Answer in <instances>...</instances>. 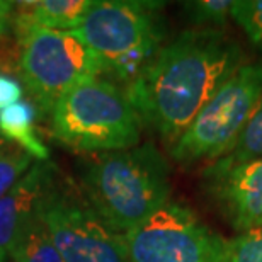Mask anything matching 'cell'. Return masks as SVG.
Wrapping results in <instances>:
<instances>
[{
  "label": "cell",
  "mask_w": 262,
  "mask_h": 262,
  "mask_svg": "<svg viewBox=\"0 0 262 262\" xmlns=\"http://www.w3.org/2000/svg\"><path fill=\"white\" fill-rule=\"evenodd\" d=\"M218 196L232 227L247 232L262 227V159L216 167Z\"/></svg>",
  "instance_id": "cell-10"
},
{
  "label": "cell",
  "mask_w": 262,
  "mask_h": 262,
  "mask_svg": "<svg viewBox=\"0 0 262 262\" xmlns=\"http://www.w3.org/2000/svg\"><path fill=\"white\" fill-rule=\"evenodd\" d=\"M51 133L68 148L106 154L138 145L141 119L126 92L102 77L78 82L51 109Z\"/></svg>",
  "instance_id": "cell-3"
},
{
  "label": "cell",
  "mask_w": 262,
  "mask_h": 262,
  "mask_svg": "<svg viewBox=\"0 0 262 262\" xmlns=\"http://www.w3.org/2000/svg\"><path fill=\"white\" fill-rule=\"evenodd\" d=\"M38 113V104L31 102L28 99L0 109V133L4 135L5 140H12L31 159L48 162L50 148L41 140L38 129H36Z\"/></svg>",
  "instance_id": "cell-11"
},
{
  "label": "cell",
  "mask_w": 262,
  "mask_h": 262,
  "mask_svg": "<svg viewBox=\"0 0 262 262\" xmlns=\"http://www.w3.org/2000/svg\"><path fill=\"white\" fill-rule=\"evenodd\" d=\"M20 96H23L20 83L12 75L0 72V109L17 102Z\"/></svg>",
  "instance_id": "cell-19"
},
{
  "label": "cell",
  "mask_w": 262,
  "mask_h": 262,
  "mask_svg": "<svg viewBox=\"0 0 262 262\" xmlns=\"http://www.w3.org/2000/svg\"><path fill=\"white\" fill-rule=\"evenodd\" d=\"M12 24L19 45L17 72L38 107L53 109L73 85L104 73L101 60L70 31L39 28L19 15Z\"/></svg>",
  "instance_id": "cell-5"
},
{
  "label": "cell",
  "mask_w": 262,
  "mask_h": 262,
  "mask_svg": "<svg viewBox=\"0 0 262 262\" xmlns=\"http://www.w3.org/2000/svg\"><path fill=\"white\" fill-rule=\"evenodd\" d=\"M14 2H7V0H0V38H4L9 33L10 26L14 20Z\"/></svg>",
  "instance_id": "cell-20"
},
{
  "label": "cell",
  "mask_w": 262,
  "mask_h": 262,
  "mask_svg": "<svg viewBox=\"0 0 262 262\" xmlns=\"http://www.w3.org/2000/svg\"><path fill=\"white\" fill-rule=\"evenodd\" d=\"M31 157L17 145L7 143L0 148V198L17 184L31 167Z\"/></svg>",
  "instance_id": "cell-15"
},
{
  "label": "cell",
  "mask_w": 262,
  "mask_h": 262,
  "mask_svg": "<svg viewBox=\"0 0 262 262\" xmlns=\"http://www.w3.org/2000/svg\"><path fill=\"white\" fill-rule=\"evenodd\" d=\"M262 159V101L257 109L249 119L247 126L244 128L242 135L238 136L233 150L230 151L225 160L220 162V167H232L237 164H244L249 160Z\"/></svg>",
  "instance_id": "cell-14"
},
{
  "label": "cell",
  "mask_w": 262,
  "mask_h": 262,
  "mask_svg": "<svg viewBox=\"0 0 262 262\" xmlns=\"http://www.w3.org/2000/svg\"><path fill=\"white\" fill-rule=\"evenodd\" d=\"M121 237L129 262H227V240L177 203L169 201Z\"/></svg>",
  "instance_id": "cell-7"
},
{
  "label": "cell",
  "mask_w": 262,
  "mask_h": 262,
  "mask_svg": "<svg viewBox=\"0 0 262 262\" xmlns=\"http://www.w3.org/2000/svg\"><path fill=\"white\" fill-rule=\"evenodd\" d=\"M70 33L101 60L104 73L129 85L159 53L164 29L157 4L104 0Z\"/></svg>",
  "instance_id": "cell-4"
},
{
  "label": "cell",
  "mask_w": 262,
  "mask_h": 262,
  "mask_svg": "<svg viewBox=\"0 0 262 262\" xmlns=\"http://www.w3.org/2000/svg\"><path fill=\"white\" fill-rule=\"evenodd\" d=\"M41 218L63 262H129L121 235L56 187L41 209Z\"/></svg>",
  "instance_id": "cell-8"
},
{
  "label": "cell",
  "mask_w": 262,
  "mask_h": 262,
  "mask_svg": "<svg viewBox=\"0 0 262 262\" xmlns=\"http://www.w3.org/2000/svg\"><path fill=\"white\" fill-rule=\"evenodd\" d=\"M4 145H7V141H5V138H4V135L0 133V148H2Z\"/></svg>",
  "instance_id": "cell-21"
},
{
  "label": "cell",
  "mask_w": 262,
  "mask_h": 262,
  "mask_svg": "<svg viewBox=\"0 0 262 262\" xmlns=\"http://www.w3.org/2000/svg\"><path fill=\"white\" fill-rule=\"evenodd\" d=\"M186 10L194 24L203 26V29H218L225 26L228 17H232V0H199L187 2Z\"/></svg>",
  "instance_id": "cell-16"
},
{
  "label": "cell",
  "mask_w": 262,
  "mask_h": 262,
  "mask_svg": "<svg viewBox=\"0 0 262 262\" xmlns=\"http://www.w3.org/2000/svg\"><path fill=\"white\" fill-rule=\"evenodd\" d=\"M14 262H63L43 218L33 220L10 250Z\"/></svg>",
  "instance_id": "cell-13"
},
{
  "label": "cell",
  "mask_w": 262,
  "mask_h": 262,
  "mask_svg": "<svg viewBox=\"0 0 262 262\" xmlns=\"http://www.w3.org/2000/svg\"><path fill=\"white\" fill-rule=\"evenodd\" d=\"M82 186L92 211L119 235L159 211L170 196L169 167L154 145L97 154L83 170Z\"/></svg>",
  "instance_id": "cell-2"
},
{
  "label": "cell",
  "mask_w": 262,
  "mask_h": 262,
  "mask_svg": "<svg viewBox=\"0 0 262 262\" xmlns=\"http://www.w3.org/2000/svg\"><path fill=\"white\" fill-rule=\"evenodd\" d=\"M55 165L38 162L0 198V262L7 259L28 225L41 216V209L55 191Z\"/></svg>",
  "instance_id": "cell-9"
},
{
  "label": "cell",
  "mask_w": 262,
  "mask_h": 262,
  "mask_svg": "<svg viewBox=\"0 0 262 262\" xmlns=\"http://www.w3.org/2000/svg\"><path fill=\"white\" fill-rule=\"evenodd\" d=\"M227 262H262V227L227 240Z\"/></svg>",
  "instance_id": "cell-18"
},
{
  "label": "cell",
  "mask_w": 262,
  "mask_h": 262,
  "mask_svg": "<svg viewBox=\"0 0 262 262\" xmlns=\"http://www.w3.org/2000/svg\"><path fill=\"white\" fill-rule=\"evenodd\" d=\"M238 67L237 45L218 29L186 31L159 50L126 94L141 123L174 145Z\"/></svg>",
  "instance_id": "cell-1"
},
{
  "label": "cell",
  "mask_w": 262,
  "mask_h": 262,
  "mask_svg": "<svg viewBox=\"0 0 262 262\" xmlns=\"http://www.w3.org/2000/svg\"><path fill=\"white\" fill-rule=\"evenodd\" d=\"M94 0H41V2H17L15 15L39 28L55 31H73L82 24Z\"/></svg>",
  "instance_id": "cell-12"
},
{
  "label": "cell",
  "mask_w": 262,
  "mask_h": 262,
  "mask_svg": "<svg viewBox=\"0 0 262 262\" xmlns=\"http://www.w3.org/2000/svg\"><path fill=\"white\" fill-rule=\"evenodd\" d=\"M232 19L249 39L262 50V0H237L232 7Z\"/></svg>",
  "instance_id": "cell-17"
},
{
  "label": "cell",
  "mask_w": 262,
  "mask_h": 262,
  "mask_svg": "<svg viewBox=\"0 0 262 262\" xmlns=\"http://www.w3.org/2000/svg\"><path fill=\"white\" fill-rule=\"evenodd\" d=\"M260 101L262 65L244 63L172 145V157L181 164H191L228 155Z\"/></svg>",
  "instance_id": "cell-6"
}]
</instances>
